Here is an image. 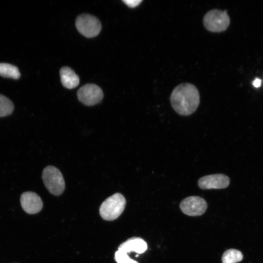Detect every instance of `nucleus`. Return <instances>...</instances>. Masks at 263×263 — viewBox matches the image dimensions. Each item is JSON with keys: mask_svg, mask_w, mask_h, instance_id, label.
Listing matches in <instances>:
<instances>
[{"mask_svg": "<svg viewBox=\"0 0 263 263\" xmlns=\"http://www.w3.org/2000/svg\"><path fill=\"white\" fill-rule=\"evenodd\" d=\"M170 101L177 113L188 116L195 112L199 106V93L194 85L189 83H181L172 91Z\"/></svg>", "mask_w": 263, "mask_h": 263, "instance_id": "f257e3e1", "label": "nucleus"}, {"mask_svg": "<svg viewBox=\"0 0 263 263\" xmlns=\"http://www.w3.org/2000/svg\"><path fill=\"white\" fill-rule=\"evenodd\" d=\"M126 204V201L123 195L116 193L102 203L99 208V214L104 220H114L123 212Z\"/></svg>", "mask_w": 263, "mask_h": 263, "instance_id": "f03ea898", "label": "nucleus"}, {"mask_svg": "<svg viewBox=\"0 0 263 263\" xmlns=\"http://www.w3.org/2000/svg\"><path fill=\"white\" fill-rule=\"evenodd\" d=\"M42 178L45 187L51 194L59 196L63 192L65 181L57 168L53 166L45 167L42 171Z\"/></svg>", "mask_w": 263, "mask_h": 263, "instance_id": "7ed1b4c3", "label": "nucleus"}, {"mask_svg": "<svg viewBox=\"0 0 263 263\" xmlns=\"http://www.w3.org/2000/svg\"><path fill=\"white\" fill-rule=\"evenodd\" d=\"M203 23L209 31L219 33L225 31L230 23V19L226 10L212 9L203 18Z\"/></svg>", "mask_w": 263, "mask_h": 263, "instance_id": "20e7f679", "label": "nucleus"}, {"mask_svg": "<svg viewBox=\"0 0 263 263\" xmlns=\"http://www.w3.org/2000/svg\"><path fill=\"white\" fill-rule=\"evenodd\" d=\"M78 31L87 38L97 36L101 29V24L95 16L83 14L77 16L75 22Z\"/></svg>", "mask_w": 263, "mask_h": 263, "instance_id": "39448f33", "label": "nucleus"}, {"mask_svg": "<svg viewBox=\"0 0 263 263\" xmlns=\"http://www.w3.org/2000/svg\"><path fill=\"white\" fill-rule=\"evenodd\" d=\"M77 96L83 104L88 106H94L102 100L103 92L96 84H86L78 89Z\"/></svg>", "mask_w": 263, "mask_h": 263, "instance_id": "423d86ee", "label": "nucleus"}, {"mask_svg": "<svg viewBox=\"0 0 263 263\" xmlns=\"http://www.w3.org/2000/svg\"><path fill=\"white\" fill-rule=\"evenodd\" d=\"M207 207V202L199 196H191L184 199L180 203L182 211L189 216H197L204 214Z\"/></svg>", "mask_w": 263, "mask_h": 263, "instance_id": "0eeeda50", "label": "nucleus"}, {"mask_svg": "<svg viewBox=\"0 0 263 263\" xmlns=\"http://www.w3.org/2000/svg\"><path fill=\"white\" fill-rule=\"evenodd\" d=\"M229 183V177L220 173L206 175L198 181V187L202 189H223L227 188Z\"/></svg>", "mask_w": 263, "mask_h": 263, "instance_id": "6e6552de", "label": "nucleus"}, {"mask_svg": "<svg viewBox=\"0 0 263 263\" xmlns=\"http://www.w3.org/2000/svg\"><path fill=\"white\" fill-rule=\"evenodd\" d=\"M20 202L23 210L29 214L38 213L43 207V202L40 197L32 191H26L22 193Z\"/></svg>", "mask_w": 263, "mask_h": 263, "instance_id": "1a4fd4ad", "label": "nucleus"}, {"mask_svg": "<svg viewBox=\"0 0 263 263\" xmlns=\"http://www.w3.org/2000/svg\"><path fill=\"white\" fill-rule=\"evenodd\" d=\"M147 248V244L143 239L132 237L122 243L118 247V250L126 255L131 252L140 254L145 252Z\"/></svg>", "mask_w": 263, "mask_h": 263, "instance_id": "9d476101", "label": "nucleus"}, {"mask_svg": "<svg viewBox=\"0 0 263 263\" xmlns=\"http://www.w3.org/2000/svg\"><path fill=\"white\" fill-rule=\"evenodd\" d=\"M59 74L61 84L65 88L72 89L78 85L79 78L71 68L67 66L62 67Z\"/></svg>", "mask_w": 263, "mask_h": 263, "instance_id": "9b49d317", "label": "nucleus"}, {"mask_svg": "<svg viewBox=\"0 0 263 263\" xmlns=\"http://www.w3.org/2000/svg\"><path fill=\"white\" fill-rule=\"evenodd\" d=\"M0 75L17 79L20 77V74L17 66L8 63H0Z\"/></svg>", "mask_w": 263, "mask_h": 263, "instance_id": "f8f14e48", "label": "nucleus"}, {"mask_svg": "<svg viewBox=\"0 0 263 263\" xmlns=\"http://www.w3.org/2000/svg\"><path fill=\"white\" fill-rule=\"evenodd\" d=\"M243 258V255L240 251L229 249L223 253L222 261L223 263H236L241 261Z\"/></svg>", "mask_w": 263, "mask_h": 263, "instance_id": "ddd939ff", "label": "nucleus"}, {"mask_svg": "<svg viewBox=\"0 0 263 263\" xmlns=\"http://www.w3.org/2000/svg\"><path fill=\"white\" fill-rule=\"evenodd\" d=\"M14 109V106L11 100L0 94V117L11 114Z\"/></svg>", "mask_w": 263, "mask_h": 263, "instance_id": "4468645a", "label": "nucleus"}, {"mask_svg": "<svg viewBox=\"0 0 263 263\" xmlns=\"http://www.w3.org/2000/svg\"><path fill=\"white\" fill-rule=\"evenodd\" d=\"M114 259L117 263H138L137 262L131 258L128 255H126L116 251L115 253Z\"/></svg>", "mask_w": 263, "mask_h": 263, "instance_id": "2eb2a0df", "label": "nucleus"}, {"mask_svg": "<svg viewBox=\"0 0 263 263\" xmlns=\"http://www.w3.org/2000/svg\"><path fill=\"white\" fill-rule=\"evenodd\" d=\"M122 1L131 8L136 7L142 1V0H123Z\"/></svg>", "mask_w": 263, "mask_h": 263, "instance_id": "dca6fc26", "label": "nucleus"}, {"mask_svg": "<svg viewBox=\"0 0 263 263\" xmlns=\"http://www.w3.org/2000/svg\"><path fill=\"white\" fill-rule=\"evenodd\" d=\"M262 83V80L258 78H256L252 82L253 86L256 88H259L260 87Z\"/></svg>", "mask_w": 263, "mask_h": 263, "instance_id": "f3484780", "label": "nucleus"}]
</instances>
